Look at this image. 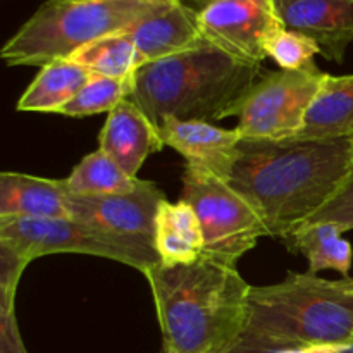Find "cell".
Here are the masks:
<instances>
[{"label":"cell","mask_w":353,"mask_h":353,"mask_svg":"<svg viewBox=\"0 0 353 353\" xmlns=\"http://www.w3.org/2000/svg\"><path fill=\"white\" fill-rule=\"evenodd\" d=\"M352 155L353 138L241 141L230 185L254 207L268 236L286 240L333 199Z\"/></svg>","instance_id":"obj_1"},{"label":"cell","mask_w":353,"mask_h":353,"mask_svg":"<svg viewBox=\"0 0 353 353\" xmlns=\"http://www.w3.org/2000/svg\"><path fill=\"white\" fill-rule=\"evenodd\" d=\"M161 324L162 353H228L245 333L252 286L236 264L203 254L145 274Z\"/></svg>","instance_id":"obj_2"},{"label":"cell","mask_w":353,"mask_h":353,"mask_svg":"<svg viewBox=\"0 0 353 353\" xmlns=\"http://www.w3.org/2000/svg\"><path fill=\"white\" fill-rule=\"evenodd\" d=\"M262 64H247L203 40L196 47L145 64L134 76L131 100L161 124L165 117L214 121L234 116Z\"/></svg>","instance_id":"obj_3"},{"label":"cell","mask_w":353,"mask_h":353,"mask_svg":"<svg viewBox=\"0 0 353 353\" xmlns=\"http://www.w3.org/2000/svg\"><path fill=\"white\" fill-rule=\"evenodd\" d=\"M243 334L293 347L352 343L353 278L288 272L276 285L252 286Z\"/></svg>","instance_id":"obj_4"},{"label":"cell","mask_w":353,"mask_h":353,"mask_svg":"<svg viewBox=\"0 0 353 353\" xmlns=\"http://www.w3.org/2000/svg\"><path fill=\"white\" fill-rule=\"evenodd\" d=\"M162 3L164 0H47L6 41L0 55L10 68L41 69L100 38L126 31Z\"/></svg>","instance_id":"obj_5"},{"label":"cell","mask_w":353,"mask_h":353,"mask_svg":"<svg viewBox=\"0 0 353 353\" xmlns=\"http://www.w3.org/2000/svg\"><path fill=\"white\" fill-rule=\"evenodd\" d=\"M0 245L28 261L50 254H85L147 274L161 265L154 245L119 236L76 219H0Z\"/></svg>","instance_id":"obj_6"},{"label":"cell","mask_w":353,"mask_h":353,"mask_svg":"<svg viewBox=\"0 0 353 353\" xmlns=\"http://www.w3.org/2000/svg\"><path fill=\"white\" fill-rule=\"evenodd\" d=\"M326 76L317 65L302 71H264L234 110L241 140L295 141Z\"/></svg>","instance_id":"obj_7"},{"label":"cell","mask_w":353,"mask_h":353,"mask_svg":"<svg viewBox=\"0 0 353 353\" xmlns=\"http://www.w3.org/2000/svg\"><path fill=\"white\" fill-rule=\"evenodd\" d=\"M181 200L195 210L202 226L205 252L210 257L236 264L268 236L264 223L254 207L230 185L209 172L185 168Z\"/></svg>","instance_id":"obj_8"},{"label":"cell","mask_w":353,"mask_h":353,"mask_svg":"<svg viewBox=\"0 0 353 353\" xmlns=\"http://www.w3.org/2000/svg\"><path fill=\"white\" fill-rule=\"evenodd\" d=\"M199 21L209 43L247 64H262L269 38L285 28L274 0H216Z\"/></svg>","instance_id":"obj_9"},{"label":"cell","mask_w":353,"mask_h":353,"mask_svg":"<svg viewBox=\"0 0 353 353\" xmlns=\"http://www.w3.org/2000/svg\"><path fill=\"white\" fill-rule=\"evenodd\" d=\"M164 200L165 195L155 183L145 181L134 192L121 195L79 196L69 193V210L71 219L154 245L155 216Z\"/></svg>","instance_id":"obj_10"},{"label":"cell","mask_w":353,"mask_h":353,"mask_svg":"<svg viewBox=\"0 0 353 353\" xmlns=\"http://www.w3.org/2000/svg\"><path fill=\"white\" fill-rule=\"evenodd\" d=\"M164 147L178 152L186 168L209 172L230 181L240 157V131L216 126L209 121L165 117L159 124Z\"/></svg>","instance_id":"obj_11"},{"label":"cell","mask_w":353,"mask_h":353,"mask_svg":"<svg viewBox=\"0 0 353 353\" xmlns=\"http://www.w3.org/2000/svg\"><path fill=\"white\" fill-rule=\"evenodd\" d=\"M285 28L312 38L327 61L343 62L353 43V0H274Z\"/></svg>","instance_id":"obj_12"},{"label":"cell","mask_w":353,"mask_h":353,"mask_svg":"<svg viewBox=\"0 0 353 353\" xmlns=\"http://www.w3.org/2000/svg\"><path fill=\"white\" fill-rule=\"evenodd\" d=\"M145 64L181 54L202 43L199 12L178 0H164L161 7L126 30Z\"/></svg>","instance_id":"obj_13"},{"label":"cell","mask_w":353,"mask_h":353,"mask_svg":"<svg viewBox=\"0 0 353 353\" xmlns=\"http://www.w3.org/2000/svg\"><path fill=\"white\" fill-rule=\"evenodd\" d=\"M99 148L112 157L133 178L152 154L164 148L159 126L133 102L123 100L107 114L99 137Z\"/></svg>","instance_id":"obj_14"},{"label":"cell","mask_w":353,"mask_h":353,"mask_svg":"<svg viewBox=\"0 0 353 353\" xmlns=\"http://www.w3.org/2000/svg\"><path fill=\"white\" fill-rule=\"evenodd\" d=\"M69 193L62 179L24 172L0 174V219H69Z\"/></svg>","instance_id":"obj_15"},{"label":"cell","mask_w":353,"mask_h":353,"mask_svg":"<svg viewBox=\"0 0 353 353\" xmlns=\"http://www.w3.org/2000/svg\"><path fill=\"white\" fill-rule=\"evenodd\" d=\"M154 248L162 265H188L205 252L202 226L188 202L168 199L159 205L154 224Z\"/></svg>","instance_id":"obj_16"},{"label":"cell","mask_w":353,"mask_h":353,"mask_svg":"<svg viewBox=\"0 0 353 353\" xmlns=\"http://www.w3.org/2000/svg\"><path fill=\"white\" fill-rule=\"evenodd\" d=\"M353 138V74H327L295 141Z\"/></svg>","instance_id":"obj_17"},{"label":"cell","mask_w":353,"mask_h":353,"mask_svg":"<svg viewBox=\"0 0 353 353\" xmlns=\"http://www.w3.org/2000/svg\"><path fill=\"white\" fill-rule=\"evenodd\" d=\"M92 72L83 65L59 59L43 65L17 102L19 112L61 114V110L78 95L92 79Z\"/></svg>","instance_id":"obj_18"},{"label":"cell","mask_w":353,"mask_h":353,"mask_svg":"<svg viewBox=\"0 0 353 353\" xmlns=\"http://www.w3.org/2000/svg\"><path fill=\"white\" fill-rule=\"evenodd\" d=\"M285 243L288 245V250L305 255L310 274L323 271H336L343 278L350 274L353 248L336 224H303L286 238Z\"/></svg>","instance_id":"obj_19"},{"label":"cell","mask_w":353,"mask_h":353,"mask_svg":"<svg viewBox=\"0 0 353 353\" xmlns=\"http://www.w3.org/2000/svg\"><path fill=\"white\" fill-rule=\"evenodd\" d=\"M62 181L71 195L99 196L131 193L140 188L145 179L128 174L112 157L99 148L83 157Z\"/></svg>","instance_id":"obj_20"},{"label":"cell","mask_w":353,"mask_h":353,"mask_svg":"<svg viewBox=\"0 0 353 353\" xmlns=\"http://www.w3.org/2000/svg\"><path fill=\"white\" fill-rule=\"evenodd\" d=\"M69 61L83 65L95 76L117 79L134 78L145 65L143 57L126 31L109 34L79 48L69 57Z\"/></svg>","instance_id":"obj_21"},{"label":"cell","mask_w":353,"mask_h":353,"mask_svg":"<svg viewBox=\"0 0 353 353\" xmlns=\"http://www.w3.org/2000/svg\"><path fill=\"white\" fill-rule=\"evenodd\" d=\"M134 88V78L117 79L107 76H92L88 83L78 92V95L61 110L68 117H88L95 114H109L123 100L131 99Z\"/></svg>","instance_id":"obj_22"},{"label":"cell","mask_w":353,"mask_h":353,"mask_svg":"<svg viewBox=\"0 0 353 353\" xmlns=\"http://www.w3.org/2000/svg\"><path fill=\"white\" fill-rule=\"evenodd\" d=\"M319 54V45L312 38L288 28H283L272 34L265 45V57L272 59L283 71L314 68V57Z\"/></svg>","instance_id":"obj_23"},{"label":"cell","mask_w":353,"mask_h":353,"mask_svg":"<svg viewBox=\"0 0 353 353\" xmlns=\"http://www.w3.org/2000/svg\"><path fill=\"white\" fill-rule=\"evenodd\" d=\"M310 223H333L340 228L343 233L353 230V155L352 164L345 176L343 183L340 185L333 199L316 214L310 217L305 224ZM302 228V226H300Z\"/></svg>","instance_id":"obj_24"},{"label":"cell","mask_w":353,"mask_h":353,"mask_svg":"<svg viewBox=\"0 0 353 353\" xmlns=\"http://www.w3.org/2000/svg\"><path fill=\"white\" fill-rule=\"evenodd\" d=\"M0 353H28L16 319V296L0 295Z\"/></svg>","instance_id":"obj_25"},{"label":"cell","mask_w":353,"mask_h":353,"mask_svg":"<svg viewBox=\"0 0 353 353\" xmlns=\"http://www.w3.org/2000/svg\"><path fill=\"white\" fill-rule=\"evenodd\" d=\"M341 347H293V345H279L271 341L257 340V338L241 334L240 340L231 347L228 353H336Z\"/></svg>","instance_id":"obj_26"},{"label":"cell","mask_w":353,"mask_h":353,"mask_svg":"<svg viewBox=\"0 0 353 353\" xmlns=\"http://www.w3.org/2000/svg\"><path fill=\"white\" fill-rule=\"evenodd\" d=\"M178 2H181L183 6L190 7V9L200 12V10H203L207 6H210L212 2H216V0H178Z\"/></svg>","instance_id":"obj_27"},{"label":"cell","mask_w":353,"mask_h":353,"mask_svg":"<svg viewBox=\"0 0 353 353\" xmlns=\"http://www.w3.org/2000/svg\"><path fill=\"white\" fill-rule=\"evenodd\" d=\"M336 353H353V341H352V343L345 345V347H341Z\"/></svg>","instance_id":"obj_28"}]
</instances>
